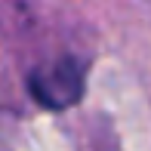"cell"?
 Listing matches in <instances>:
<instances>
[{
    "label": "cell",
    "mask_w": 151,
    "mask_h": 151,
    "mask_svg": "<svg viewBox=\"0 0 151 151\" xmlns=\"http://www.w3.org/2000/svg\"><path fill=\"white\" fill-rule=\"evenodd\" d=\"M28 90L43 108H68L83 96V68L77 59L62 56L50 65H40L31 71Z\"/></svg>",
    "instance_id": "6da1fadb"
}]
</instances>
